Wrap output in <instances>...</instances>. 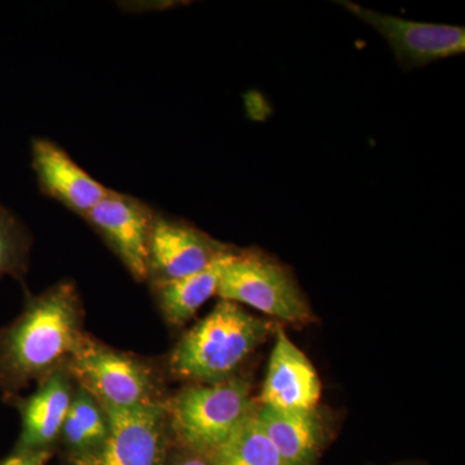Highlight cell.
I'll use <instances>...</instances> for the list:
<instances>
[{"mask_svg":"<svg viewBox=\"0 0 465 465\" xmlns=\"http://www.w3.org/2000/svg\"><path fill=\"white\" fill-rule=\"evenodd\" d=\"M32 164L43 194L76 215H87L110 192L51 140L33 139Z\"/></svg>","mask_w":465,"mask_h":465,"instance_id":"10","label":"cell"},{"mask_svg":"<svg viewBox=\"0 0 465 465\" xmlns=\"http://www.w3.org/2000/svg\"><path fill=\"white\" fill-rule=\"evenodd\" d=\"M338 5L381 34L403 70L419 69L464 54V27L405 20L348 0Z\"/></svg>","mask_w":465,"mask_h":465,"instance_id":"7","label":"cell"},{"mask_svg":"<svg viewBox=\"0 0 465 465\" xmlns=\"http://www.w3.org/2000/svg\"><path fill=\"white\" fill-rule=\"evenodd\" d=\"M273 330V323L235 302L220 300L203 320L177 342L168 358L171 374L192 384H213L240 370Z\"/></svg>","mask_w":465,"mask_h":465,"instance_id":"2","label":"cell"},{"mask_svg":"<svg viewBox=\"0 0 465 465\" xmlns=\"http://www.w3.org/2000/svg\"><path fill=\"white\" fill-rule=\"evenodd\" d=\"M256 419L284 465H313L324 442L323 420L316 410H282L259 405Z\"/></svg>","mask_w":465,"mask_h":465,"instance_id":"13","label":"cell"},{"mask_svg":"<svg viewBox=\"0 0 465 465\" xmlns=\"http://www.w3.org/2000/svg\"><path fill=\"white\" fill-rule=\"evenodd\" d=\"M216 295L282 322L307 323L313 318L289 269L258 250H234L223 268Z\"/></svg>","mask_w":465,"mask_h":465,"instance_id":"5","label":"cell"},{"mask_svg":"<svg viewBox=\"0 0 465 465\" xmlns=\"http://www.w3.org/2000/svg\"><path fill=\"white\" fill-rule=\"evenodd\" d=\"M188 451V450H186ZM173 465H211L203 455L197 454V452L188 451V454L177 458Z\"/></svg>","mask_w":465,"mask_h":465,"instance_id":"19","label":"cell"},{"mask_svg":"<svg viewBox=\"0 0 465 465\" xmlns=\"http://www.w3.org/2000/svg\"><path fill=\"white\" fill-rule=\"evenodd\" d=\"M157 211L130 194L112 191L84 217L137 282L149 277V244Z\"/></svg>","mask_w":465,"mask_h":465,"instance_id":"8","label":"cell"},{"mask_svg":"<svg viewBox=\"0 0 465 465\" xmlns=\"http://www.w3.org/2000/svg\"><path fill=\"white\" fill-rule=\"evenodd\" d=\"M108 434V412L99 401L75 384L72 405L60 433V440L69 452L70 461L96 452L105 442Z\"/></svg>","mask_w":465,"mask_h":465,"instance_id":"15","label":"cell"},{"mask_svg":"<svg viewBox=\"0 0 465 465\" xmlns=\"http://www.w3.org/2000/svg\"><path fill=\"white\" fill-rule=\"evenodd\" d=\"M33 237L29 229L5 204L0 203V281H24L29 269Z\"/></svg>","mask_w":465,"mask_h":465,"instance_id":"17","label":"cell"},{"mask_svg":"<svg viewBox=\"0 0 465 465\" xmlns=\"http://www.w3.org/2000/svg\"><path fill=\"white\" fill-rule=\"evenodd\" d=\"M274 338L259 405L282 410H316L322 394L316 369L283 329L275 330Z\"/></svg>","mask_w":465,"mask_h":465,"instance_id":"11","label":"cell"},{"mask_svg":"<svg viewBox=\"0 0 465 465\" xmlns=\"http://www.w3.org/2000/svg\"><path fill=\"white\" fill-rule=\"evenodd\" d=\"M232 250L191 223L157 211L150 234L148 282H168L198 273Z\"/></svg>","mask_w":465,"mask_h":465,"instance_id":"9","label":"cell"},{"mask_svg":"<svg viewBox=\"0 0 465 465\" xmlns=\"http://www.w3.org/2000/svg\"><path fill=\"white\" fill-rule=\"evenodd\" d=\"M84 322L81 293L73 281H60L27 299L24 311L0 330L3 400L67 367L87 335Z\"/></svg>","mask_w":465,"mask_h":465,"instance_id":"1","label":"cell"},{"mask_svg":"<svg viewBox=\"0 0 465 465\" xmlns=\"http://www.w3.org/2000/svg\"><path fill=\"white\" fill-rule=\"evenodd\" d=\"M206 458L211 465H284L273 443L260 427L255 410L231 439Z\"/></svg>","mask_w":465,"mask_h":465,"instance_id":"16","label":"cell"},{"mask_svg":"<svg viewBox=\"0 0 465 465\" xmlns=\"http://www.w3.org/2000/svg\"><path fill=\"white\" fill-rule=\"evenodd\" d=\"M51 451H15L0 460V465H45L50 460Z\"/></svg>","mask_w":465,"mask_h":465,"instance_id":"18","label":"cell"},{"mask_svg":"<svg viewBox=\"0 0 465 465\" xmlns=\"http://www.w3.org/2000/svg\"><path fill=\"white\" fill-rule=\"evenodd\" d=\"M234 250L198 273L168 282L150 283L159 311L167 323L183 326L207 300L216 295L223 268Z\"/></svg>","mask_w":465,"mask_h":465,"instance_id":"14","label":"cell"},{"mask_svg":"<svg viewBox=\"0 0 465 465\" xmlns=\"http://www.w3.org/2000/svg\"><path fill=\"white\" fill-rule=\"evenodd\" d=\"M104 409L109 418L105 442L94 454L73 460V465H167L171 430L166 402Z\"/></svg>","mask_w":465,"mask_h":465,"instance_id":"6","label":"cell"},{"mask_svg":"<svg viewBox=\"0 0 465 465\" xmlns=\"http://www.w3.org/2000/svg\"><path fill=\"white\" fill-rule=\"evenodd\" d=\"M255 407L251 381L241 375L188 385L166 401L171 436L188 451L207 457L231 439Z\"/></svg>","mask_w":465,"mask_h":465,"instance_id":"3","label":"cell"},{"mask_svg":"<svg viewBox=\"0 0 465 465\" xmlns=\"http://www.w3.org/2000/svg\"><path fill=\"white\" fill-rule=\"evenodd\" d=\"M67 369L75 384L104 407L137 409L167 400L157 367L88 335Z\"/></svg>","mask_w":465,"mask_h":465,"instance_id":"4","label":"cell"},{"mask_svg":"<svg viewBox=\"0 0 465 465\" xmlns=\"http://www.w3.org/2000/svg\"><path fill=\"white\" fill-rule=\"evenodd\" d=\"M74 391L75 382L69 369L64 367L39 382L36 391L29 397L5 400L16 406L21 416L16 450L50 451L52 443L60 439Z\"/></svg>","mask_w":465,"mask_h":465,"instance_id":"12","label":"cell"}]
</instances>
